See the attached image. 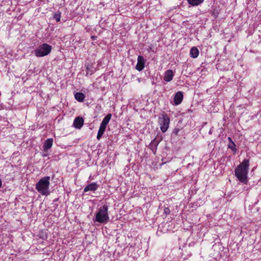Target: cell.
Here are the masks:
<instances>
[{
    "label": "cell",
    "instance_id": "cell-1",
    "mask_svg": "<svg viewBox=\"0 0 261 261\" xmlns=\"http://www.w3.org/2000/svg\"><path fill=\"white\" fill-rule=\"evenodd\" d=\"M249 160H243L235 170V174L238 180L244 184L247 185L248 182V172L249 168Z\"/></svg>",
    "mask_w": 261,
    "mask_h": 261
},
{
    "label": "cell",
    "instance_id": "cell-2",
    "mask_svg": "<svg viewBox=\"0 0 261 261\" xmlns=\"http://www.w3.org/2000/svg\"><path fill=\"white\" fill-rule=\"evenodd\" d=\"M50 177H45L40 179L36 185V188L39 193L44 196H48L50 194L49 187Z\"/></svg>",
    "mask_w": 261,
    "mask_h": 261
},
{
    "label": "cell",
    "instance_id": "cell-3",
    "mask_svg": "<svg viewBox=\"0 0 261 261\" xmlns=\"http://www.w3.org/2000/svg\"><path fill=\"white\" fill-rule=\"evenodd\" d=\"M108 210V206L107 205L103 206L96 215V221L100 223H104L107 222L109 219Z\"/></svg>",
    "mask_w": 261,
    "mask_h": 261
},
{
    "label": "cell",
    "instance_id": "cell-4",
    "mask_svg": "<svg viewBox=\"0 0 261 261\" xmlns=\"http://www.w3.org/2000/svg\"><path fill=\"white\" fill-rule=\"evenodd\" d=\"M159 124L161 129V131L163 133H165L169 128L170 124V119L168 115L163 112L159 117Z\"/></svg>",
    "mask_w": 261,
    "mask_h": 261
},
{
    "label": "cell",
    "instance_id": "cell-5",
    "mask_svg": "<svg viewBox=\"0 0 261 261\" xmlns=\"http://www.w3.org/2000/svg\"><path fill=\"white\" fill-rule=\"evenodd\" d=\"M51 51V46L47 44H44L37 49L35 54L38 57H42L49 55Z\"/></svg>",
    "mask_w": 261,
    "mask_h": 261
},
{
    "label": "cell",
    "instance_id": "cell-6",
    "mask_svg": "<svg viewBox=\"0 0 261 261\" xmlns=\"http://www.w3.org/2000/svg\"><path fill=\"white\" fill-rule=\"evenodd\" d=\"M111 114H108L106 115L104 119H103V121L102 124H100V127L99 131H98V133H97V139L99 140V139H100L101 138V137H102L103 135V134H104V132L105 131L106 127L107 126V124H108V123L109 122L110 119H111Z\"/></svg>",
    "mask_w": 261,
    "mask_h": 261
},
{
    "label": "cell",
    "instance_id": "cell-7",
    "mask_svg": "<svg viewBox=\"0 0 261 261\" xmlns=\"http://www.w3.org/2000/svg\"><path fill=\"white\" fill-rule=\"evenodd\" d=\"M163 137L161 134L159 133L156 136V137L154 138L153 140L148 145V148L152 150L154 154L156 153L157 148L159 143L161 142L162 140Z\"/></svg>",
    "mask_w": 261,
    "mask_h": 261
},
{
    "label": "cell",
    "instance_id": "cell-8",
    "mask_svg": "<svg viewBox=\"0 0 261 261\" xmlns=\"http://www.w3.org/2000/svg\"><path fill=\"white\" fill-rule=\"evenodd\" d=\"M145 60L143 57L139 56L137 59V65H136V69L138 71H142L145 67Z\"/></svg>",
    "mask_w": 261,
    "mask_h": 261
},
{
    "label": "cell",
    "instance_id": "cell-9",
    "mask_svg": "<svg viewBox=\"0 0 261 261\" xmlns=\"http://www.w3.org/2000/svg\"><path fill=\"white\" fill-rule=\"evenodd\" d=\"M84 119L81 116H78L73 121V125L76 129H80L84 125Z\"/></svg>",
    "mask_w": 261,
    "mask_h": 261
},
{
    "label": "cell",
    "instance_id": "cell-10",
    "mask_svg": "<svg viewBox=\"0 0 261 261\" xmlns=\"http://www.w3.org/2000/svg\"><path fill=\"white\" fill-rule=\"evenodd\" d=\"M184 99V95L182 92H178L175 94L174 97V103L176 105L181 104L183 102Z\"/></svg>",
    "mask_w": 261,
    "mask_h": 261
},
{
    "label": "cell",
    "instance_id": "cell-11",
    "mask_svg": "<svg viewBox=\"0 0 261 261\" xmlns=\"http://www.w3.org/2000/svg\"><path fill=\"white\" fill-rule=\"evenodd\" d=\"M99 188V185L97 183H92L88 185L84 189V192L95 191Z\"/></svg>",
    "mask_w": 261,
    "mask_h": 261
},
{
    "label": "cell",
    "instance_id": "cell-12",
    "mask_svg": "<svg viewBox=\"0 0 261 261\" xmlns=\"http://www.w3.org/2000/svg\"><path fill=\"white\" fill-rule=\"evenodd\" d=\"M174 72L171 70H167L165 73L164 80L167 82H169L173 79Z\"/></svg>",
    "mask_w": 261,
    "mask_h": 261
},
{
    "label": "cell",
    "instance_id": "cell-13",
    "mask_svg": "<svg viewBox=\"0 0 261 261\" xmlns=\"http://www.w3.org/2000/svg\"><path fill=\"white\" fill-rule=\"evenodd\" d=\"M199 51L197 48L193 47L190 49V57L192 58H196L199 56Z\"/></svg>",
    "mask_w": 261,
    "mask_h": 261
},
{
    "label": "cell",
    "instance_id": "cell-14",
    "mask_svg": "<svg viewBox=\"0 0 261 261\" xmlns=\"http://www.w3.org/2000/svg\"><path fill=\"white\" fill-rule=\"evenodd\" d=\"M53 139L52 138H49L47 139L44 143V150H47L51 148L53 145Z\"/></svg>",
    "mask_w": 261,
    "mask_h": 261
},
{
    "label": "cell",
    "instance_id": "cell-15",
    "mask_svg": "<svg viewBox=\"0 0 261 261\" xmlns=\"http://www.w3.org/2000/svg\"><path fill=\"white\" fill-rule=\"evenodd\" d=\"M228 139V140H229V143H228V148H230V150H232V152H233L234 153H235L237 152V150L236 145L234 141L232 140V139L230 138V137H229Z\"/></svg>",
    "mask_w": 261,
    "mask_h": 261
},
{
    "label": "cell",
    "instance_id": "cell-16",
    "mask_svg": "<svg viewBox=\"0 0 261 261\" xmlns=\"http://www.w3.org/2000/svg\"><path fill=\"white\" fill-rule=\"evenodd\" d=\"M75 98L79 102H83L85 99V95L81 92H77L75 95Z\"/></svg>",
    "mask_w": 261,
    "mask_h": 261
},
{
    "label": "cell",
    "instance_id": "cell-17",
    "mask_svg": "<svg viewBox=\"0 0 261 261\" xmlns=\"http://www.w3.org/2000/svg\"><path fill=\"white\" fill-rule=\"evenodd\" d=\"M188 1V3L190 4L191 5L198 6L201 4L204 0H187Z\"/></svg>",
    "mask_w": 261,
    "mask_h": 261
},
{
    "label": "cell",
    "instance_id": "cell-18",
    "mask_svg": "<svg viewBox=\"0 0 261 261\" xmlns=\"http://www.w3.org/2000/svg\"><path fill=\"white\" fill-rule=\"evenodd\" d=\"M61 13L60 11L55 12L53 15V17L57 22H59L60 20Z\"/></svg>",
    "mask_w": 261,
    "mask_h": 261
},
{
    "label": "cell",
    "instance_id": "cell-19",
    "mask_svg": "<svg viewBox=\"0 0 261 261\" xmlns=\"http://www.w3.org/2000/svg\"><path fill=\"white\" fill-rule=\"evenodd\" d=\"M164 213L166 215H168L169 214H170V210L168 208H165L164 209Z\"/></svg>",
    "mask_w": 261,
    "mask_h": 261
},
{
    "label": "cell",
    "instance_id": "cell-20",
    "mask_svg": "<svg viewBox=\"0 0 261 261\" xmlns=\"http://www.w3.org/2000/svg\"><path fill=\"white\" fill-rule=\"evenodd\" d=\"M2 186V180H1V179H0V188H1V187Z\"/></svg>",
    "mask_w": 261,
    "mask_h": 261
}]
</instances>
